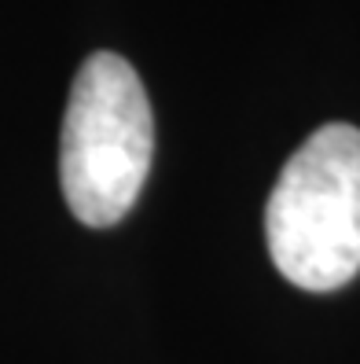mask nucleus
<instances>
[{
	"label": "nucleus",
	"instance_id": "obj_2",
	"mask_svg": "<svg viewBox=\"0 0 360 364\" xmlns=\"http://www.w3.org/2000/svg\"><path fill=\"white\" fill-rule=\"evenodd\" d=\"M268 254L302 291L360 272V129L331 122L290 155L265 210Z\"/></svg>",
	"mask_w": 360,
	"mask_h": 364
},
{
	"label": "nucleus",
	"instance_id": "obj_1",
	"mask_svg": "<svg viewBox=\"0 0 360 364\" xmlns=\"http://www.w3.org/2000/svg\"><path fill=\"white\" fill-rule=\"evenodd\" d=\"M155 155V118L129 59L96 52L81 63L59 136V184L70 213L111 228L140 199Z\"/></svg>",
	"mask_w": 360,
	"mask_h": 364
}]
</instances>
